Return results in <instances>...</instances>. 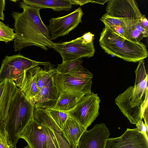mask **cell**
Returning <instances> with one entry per match:
<instances>
[{"label": "cell", "mask_w": 148, "mask_h": 148, "mask_svg": "<svg viewBox=\"0 0 148 148\" xmlns=\"http://www.w3.org/2000/svg\"><path fill=\"white\" fill-rule=\"evenodd\" d=\"M19 6L22 12H13L11 14L14 21L16 34L14 40V51L33 45L45 51L53 48L54 42L51 40L48 27L41 19L40 9L29 6L23 1L20 2Z\"/></svg>", "instance_id": "1"}, {"label": "cell", "mask_w": 148, "mask_h": 148, "mask_svg": "<svg viewBox=\"0 0 148 148\" xmlns=\"http://www.w3.org/2000/svg\"><path fill=\"white\" fill-rule=\"evenodd\" d=\"M100 34L99 45L105 52L129 62H136L147 58L146 47L121 36L106 24Z\"/></svg>", "instance_id": "2"}, {"label": "cell", "mask_w": 148, "mask_h": 148, "mask_svg": "<svg viewBox=\"0 0 148 148\" xmlns=\"http://www.w3.org/2000/svg\"><path fill=\"white\" fill-rule=\"evenodd\" d=\"M34 105L18 88L9 107L5 130L10 145L15 146L24 130L34 118Z\"/></svg>", "instance_id": "3"}, {"label": "cell", "mask_w": 148, "mask_h": 148, "mask_svg": "<svg viewBox=\"0 0 148 148\" xmlns=\"http://www.w3.org/2000/svg\"><path fill=\"white\" fill-rule=\"evenodd\" d=\"M148 92L134 86H130L115 99V103L132 124L143 118L148 111Z\"/></svg>", "instance_id": "4"}, {"label": "cell", "mask_w": 148, "mask_h": 148, "mask_svg": "<svg viewBox=\"0 0 148 148\" xmlns=\"http://www.w3.org/2000/svg\"><path fill=\"white\" fill-rule=\"evenodd\" d=\"M51 76L59 93H77L86 95L91 91L93 74L86 69L72 73L62 74L51 69Z\"/></svg>", "instance_id": "5"}, {"label": "cell", "mask_w": 148, "mask_h": 148, "mask_svg": "<svg viewBox=\"0 0 148 148\" xmlns=\"http://www.w3.org/2000/svg\"><path fill=\"white\" fill-rule=\"evenodd\" d=\"M51 64L49 62L36 61L20 54L6 56L1 64L0 83L6 80L13 81L18 87L22 82L25 71L37 66H48Z\"/></svg>", "instance_id": "6"}, {"label": "cell", "mask_w": 148, "mask_h": 148, "mask_svg": "<svg viewBox=\"0 0 148 148\" xmlns=\"http://www.w3.org/2000/svg\"><path fill=\"white\" fill-rule=\"evenodd\" d=\"M101 101L97 94L92 92L83 96L73 109L66 112L87 129L99 115Z\"/></svg>", "instance_id": "7"}, {"label": "cell", "mask_w": 148, "mask_h": 148, "mask_svg": "<svg viewBox=\"0 0 148 148\" xmlns=\"http://www.w3.org/2000/svg\"><path fill=\"white\" fill-rule=\"evenodd\" d=\"M53 48L60 54L63 62L89 58L95 52L93 41L86 42L82 36L68 42L54 43Z\"/></svg>", "instance_id": "8"}, {"label": "cell", "mask_w": 148, "mask_h": 148, "mask_svg": "<svg viewBox=\"0 0 148 148\" xmlns=\"http://www.w3.org/2000/svg\"><path fill=\"white\" fill-rule=\"evenodd\" d=\"M83 13L79 7L74 11L65 16L51 18L48 26L51 40L59 37L66 35L74 29L80 23Z\"/></svg>", "instance_id": "9"}, {"label": "cell", "mask_w": 148, "mask_h": 148, "mask_svg": "<svg viewBox=\"0 0 148 148\" xmlns=\"http://www.w3.org/2000/svg\"><path fill=\"white\" fill-rule=\"evenodd\" d=\"M148 138L137 128H127L121 136L108 139L104 148H148Z\"/></svg>", "instance_id": "10"}, {"label": "cell", "mask_w": 148, "mask_h": 148, "mask_svg": "<svg viewBox=\"0 0 148 148\" xmlns=\"http://www.w3.org/2000/svg\"><path fill=\"white\" fill-rule=\"evenodd\" d=\"M106 10L105 14L110 17L136 21L140 20L142 15L134 0H109Z\"/></svg>", "instance_id": "11"}, {"label": "cell", "mask_w": 148, "mask_h": 148, "mask_svg": "<svg viewBox=\"0 0 148 148\" xmlns=\"http://www.w3.org/2000/svg\"><path fill=\"white\" fill-rule=\"evenodd\" d=\"M110 133L104 123L96 124L84 132L77 143L76 148H104Z\"/></svg>", "instance_id": "12"}, {"label": "cell", "mask_w": 148, "mask_h": 148, "mask_svg": "<svg viewBox=\"0 0 148 148\" xmlns=\"http://www.w3.org/2000/svg\"><path fill=\"white\" fill-rule=\"evenodd\" d=\"M20 138L25 140L30 148H47L44 126L34 118L26 126Z\"/></svg>", "instance_id": "13"}, {"label": "cell", "mask_w": 148, "mask_h": 148, "mask_svg": "<svg viewBox=\"0 0 148 148\" xmlns=\"http://www.w3.org/2000/svg\"><path fill=\"white\" fill-rule=\"evenodd\" d=\"M34 119L48 128L52 132L59 148H71L64 137L61 130L56 123L45 109L34 107Z\"/></svg>", "instance_id": "14"}, {"label": "cell", "mask_w": 148, "mask_h": 148, "mask_svg": "<svg viewBox=\"0 0 148 148\" xmlns=\"http://www.w3.org/2000/svg\"><path fill=\"white\" fill-rule=\"evenodd\" d=\"M59 96V93L52 77L40 90L36 97L34 107L42 109L52 108Z\"/></svg>", "instance_id": "15"}, {"label": "cell", "mask_w": 148, "mask_h": 148, "mask_svg": "<svg viewBox=\"0 0 148 148\" xmlns=\"http://www.w3.org/2000/svg\"><path fill=\"white\" fill-rule=\"evenodd\" d=\"M38 66H37L25 71L22 82L18 87L34 106L40 92L36 79V74Z\"/></svg>", "instance_id": "16"}, {"label": "cell", "mask_w": 148, "mask_h": 148, "mask_svg": "<svg viewBox=\"0 0 148 148\" xmlns=\"http://www.w3.org/2000/svg\"><path fill=\"white\" fill-rule=\"evenodd\" d=\"M18 89L13 81L6 80L0 83V112L5 120L9 106Z\"/></svg>", "instance_id": "17"}, {"label": "cell", "mask_w": 148, "mask_h": 148, "mask_svg": "<svg viewBox=\"0 0 148 148\" xmlns=\"http://www.w3.org/2000/svg\"><path fill=\"white\" fill-rule=\"evenodd\" d=\"M87 129L72 117H68L61 132L71 148H76L78 141Z\"/></svg>", "instance_id": "18"}, {"label": "cell", "mask_w": 148, "mask_h": 148, "mask_svg": "<svg viewBox=\"0 0 148 148\" xmlns=\"http://www.w3.org/2000/svg\"><path fill=\"white\" fill-rule=\"evenodd\" d=\"M26 4L40 9L50 8L60 12L70 10L74 5L72 0H23Z\"/></svg>", "instance_id": "19"}, {"label": "cell", "mask_w": 148, "mask_h": 148, "mask_svg": "<svg viewBox=\"0 0 148 148\" xmlns=\"http://www.w3.org/2000/svg\"><path fill=\"white\" fill-rule=\"evenodd\" d=\"M85 95L77 93L63 92L51 109L67 112L73 109L79 101Z\"/></svg>", "instance_id": "20"}, {"label": "cell", "mask_w": 148, "mask_h": 148, "mask_svg": "<svg viewBox=\"0 0 148 148\" xmlns=\"http://www.w3.org/2000/svg\"><path fill=\"white\" fill-rule=\"evenodd\" d=\"M100 20L109 27H121L127 30L131 34L138 21L127 18L111 17L107 16L105 14L102 16Z\"/></svg>", "instance_id": "21"}, {"label": "cell", "mask_w": 148, "mask_h": 148, "mask_svg": "<svg viewBox=\"0 0 148 148\" xmlns=\"http://www.w3.org/2000/svg\"><path fill=\"white\" fill-rule=\"evenodd\" d=\"M83 61L82 58L63 62L58 64L56 71L59 73L66 74L79 71L84 68L82 65Z\"/></svg>", "instance_id": "22"}, {"label": "cell", "mask_w": 148, "mask_h": 148, "mask_svg": "<svg viewBox=\"0 0 148 148\" xmlns=\"http://www.w3.org/2000/svg\"><path fill=\"white\" fill-rule=\"evenodd\" d=\"M51 69H43L38 66L36 74V82L40 90L51 79L52 77Z\"/></svg>", "instance_id": "23"}, {"label": "cell", "mask_w": 148, "mask_h": 148, "mask_svg": "<svg viewBox=\"0 0 148 148\" xmlns=\"http://www.w3.org/2000/svg\"><path fill=\"white\" fill-rule=\"evenodd\" d=\"M45 109L61 130L69 117L68 113L66 112L51 108Z\"/></svg>", "instance_id": "24"}, {"label": "cell", "mask_w": 148, "mask_h": 148, "mask_svg": "<svg viewBox=\"0 0 148 148\" xmlns=\"http://www.w3.org/2000/svg\"><path fill=\"white\" fill-rule=\"evenodd\" d=\"M14 29L9 27L3 22L0 21V42H3L6 44L13 41L15 37Z\"/></svg>", "instance_id": "25"}, {"label": "cell", "mask_w": 148, "mask_h": 148, "mask_svg": "<svg viewBox=\"0 0 148 148\" xmlns=\"http://www.w3.org/2000/svg\"><path fill=\"white\" fill-rule=\"evenodd\" d=\"M6 121L3 118L0 112V142L9 148H13L9 143L5 130Z\"/></svg>", "instance_id": "26"}, {"label": "cell", "mask_w": 148, "mask_h": 148, "mask_svg": "<svg viewBox=\"0 0 148 148\" xmlns=\"http://www.w3.org/2000/svg\"><path fill=\"white\" fill-rule=\"evenodd\" d=\"M44 126L47 135V148H59L54 135L51 131L47 127Z\"/></svg>", "instance_id": "27"}, {"label": "cell", "mask_w": 148, "mask_h": 148, "mask_svg": "<svg viewBox=\"0 0 148 148\" xmlns=\"http://www.w3.org/2000/svg\"><path fill=\"white\" fill-rule=\"evenodd\" d=\"M144 37L143 34L135 28L131 33L130 40L133 42L138 43Z\"/></svg>", "instance_id": "28"}, {"label": "cell", "mask_w": 148, "mask_h": 148, "mask_svg": "<svg viewBox=\"0 0 148 148\" xmlns=\"http://www.w3.org/2000/svg\"><path fill=\"white\" fill-rule=\"evenodd\" d=\"M136 124L138 130L148 137V126L145 123H144L142 120L139 121Z\"/></svg>", "instance_id": "29"}, {"label": "cell", "mask_w": 148, "mask_h": 148, "mask_svg": "<svg viewBox=\"0 0 148 148\" xmlns=\"http://www.w3.org/2000/svg\"><path fill=\"white\" fill-rule=\"evenodd\" d=\"M135 28L143 34L144 37H148V31H147L141 26L140 20L137 21L135 26Z\"/></svg>", "instance_id": "30"}, {"label": "cell", "mask_w": 148, "mask_h": 148, "mask_svg": "<svg viewBox=\"0 0 148 148\" xmlns=\"http://www.w3.org/2000/svg\"><path fill=\"white\" fill-rule=\"evenodd\" d=\"M5 0H0V20L2 21H3L5 18L3 11L5 10Z\"/></svg>", "instance_id": "31"}, {"label": "cell", "mask_w": 148, "mask_h": 148, "mask_svg": "<svg viewBox=\"0 0 148 148\" xmlns=\"http://www.w3.org/2000/svg\"><path fill=\"white\" fill-rule=\"evenodd\" d=\"M140 20L141 26L147 31H148V21L145 16L142 14Z\"/></svg>", "instance_id": "32"}, {"label": "cell", "mask_w": 148, "mask_h": 148, "mask_svg": "<svg viewBox=\"0 0 148 148\" xmlns=\"http://www.w3.org/2000/svg\"><path fill=\"white\" fill-rule=\"evenodd\" d=\"M94 35L90 32H88L83 35L82 36L87 43H90L93 41V37Z\"/></svg>", "instance_id": "33"}, {"label": "cell", "mask_w": 148, "mask_h": 148, "mask_svg": "<svg viewBox=\"0 0 148 148\" xmlns=\"http://www.w3.org/2000/svg\"><path fill=\"white\" fill-rule=\"evenodd\" d=\"M74 5L82 6L85 4L91 2V0H72Z\"/></svg>", "instance_id": "34"}, {"label": "cell", "mask_w": 148, "mask_h": 148, "mask_svg": "<svg viewBox=\"0 0 148 148\" xmlns=\"http://www.w3.org/2000/svg\"><path fill=\"white\" fill-rule=\"evenodd\" d=\"M109 0H91L92 3H97L102 5H104L105 3L109 1Z\"/></svg>", "instance_id": "35"}, {"label": "cell", "mask_w": 148, "mask_h": 148, "mask_svg": "<svg viewBox=\"0 0 148 148\" xmlns=\"http://www.w3.org/2000/svg\"><path fill=\"white\" fill-rule=\"evenodd\" d=\"M13 148H17L16 147H13ZM30 148L29 147V146L28 145V146H26V147H24V148Z\"/></svg>", "instance_id": "36"}]
</instances>
